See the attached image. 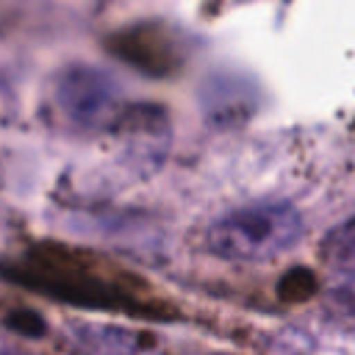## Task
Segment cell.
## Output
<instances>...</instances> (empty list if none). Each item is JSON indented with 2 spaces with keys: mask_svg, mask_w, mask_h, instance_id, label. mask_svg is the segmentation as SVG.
I'll use <instances>...</instances> for the list:
<instances>
[{
  "mask_svg": "<svg viewBox=\"0 0 355 355\" xmlns=\"http://www.w3.org/2000/svg\"><path fill=\"white\" fill-rule=\"evenodd\" d=\"M6 277L78 308L122 311L161 322L175 319L172 305L158 300L147 280L61 244L31 247L22 258L8 263Z\"/></svg>",
  "mask_w": 355,
  "mask_h": 355,
  "instance_id": "6da1fadb",
  "label": "cell"
},
{
  "mask_svg": "<svg viewBox=\"0 0 355 355\" xmlns=\"http://www.w3.org/2000/svg\"><path fill=\"white\" fill-rule=\"evenodd\" d=\"M305 233L302 214L283 200L250 202L211 222L205 233L208 250L222 261L258 263L288 252Z\"/></svg>",
  "mask_w": 355,
  "mask_h": 355,
  "instance_id": "7a4b0ae2",
  "label": "cell"
},
{
  "mask_svg": "<svg viewBox=\"0 0 355 355\" xmlns=\"http://www.w3.org/2000/svg\"><path fill=\"white\" fill-rule=\"evenodd\" d=\"M53 105L58 116L78 130L114 128L125 111L116 80L89 64H72L55 75Z\"/></svg>",
  "mask_w": 355,
  "mask_h": 355,
  "instance_id": "3957f363",
  "label": "cell"
},
{
  "mask_svg": "<svg viewBox=\"0 0 355 355\" xmlns=\"http://www.w3.org/2000/svg\"><path fill=\"white\" fill-rule=\"evenodd\" d=\"M108 50L116 58L133 64L139 72H147L155 78L175 72L180 64V44L172 39L166 28L153 25V22L116 31L108 39Z\"/></svg>",
  "mask_w": 355,
  "mask_h": 355,
  "instance_id": "277c9868",
  "label": "cell"
},
{
  "mask_svg": "<svg viewBox=\"0 0 355 355\" xmlns=\"http://www.w3.org/2000/svg\"><path fill=\"white\" fill-rule=\"evenodd\" d=\"M64 330L80 355H166L155 336L111 322H67Z\"/></svg>",
  "mask_w": 355,
  "mask_h": 355,
  "instance_id": "5b68a950",
  "label": "cell"
},
{
  "mask_svg": "<svg viewBox=\"0 0 355 355\" xmlns=\"http://www.w3.org/2000/svg\"><path fill=\"white\" fill-rule=\"evenodd\" d=\"M202 111L208 125L227 128L252 114V86L236 75L211 78L202 89Z\"/></svg>",
  "mask_w": 355,
  "mask_h": 355,
  "instance_id": "8992f818",
  "label": "cell"
},
{
  "mask_svg": "<svg viewBox=\"0 0 355 355\" xmlns=\"http://www.w3.org/2000/svg\"><path fill=\"white\" fill-rule=\"evenodd\" d=\"M322 255L336 266L355 263V216L330 230V236L322 244Z\"/></svg>",
  "mask_w": 355,
  "mask_h": 355,
  "instance_id": "52a82bcc",
  "label": "cell"
},
{
  "mask_svg": "<svg viewBox=\"0 0 355 355\" xmlns=\"http://www.w3.org/2000/svg\"><path fill=\"white\" fill-rule=\"evenodd\" d=\"M324 308H327V316L338 324H347V327H355V275L338 280L327 297H324Z\"/></svg>",
  "mask_w": 355,
  "mask_h": 355,
  "instance_id": "ba28073f",
  "label": "cell"
},
{
  "mask_svg": "<svg viewBox=\"0 0 355 355\" xmlns=\"http://www.w3.org/2000/svg\"><path fill=\"white\" fill-rule=\"evenodd\" d=\"M313 288H316V280H313V275L305 272V269L288 272V275L283 277V283H280V294H283L286 300H305V297L313 294Z\"/></svg>",
  "mask_w": 355,
  "mask_h": 355,
  "instance_id": "9c48e42d",
  "label": "cell"
},
{
  "mask_svg": "<svg viewBox=\"0 0 355 355\" xmlns=\"http://www.w3.org/2000/svg\"><path fill=\"white\" fill-rule=\"evenodd\" d=\"M0 355H42V352H31V349H25V347H19V344H14V341L0 336Z\"/></svg>",
  "mask_w": 355,
  "mask_h": 355,
  "instance_id": "30bf717a",
  "label": "cell"
}]
</instances>
